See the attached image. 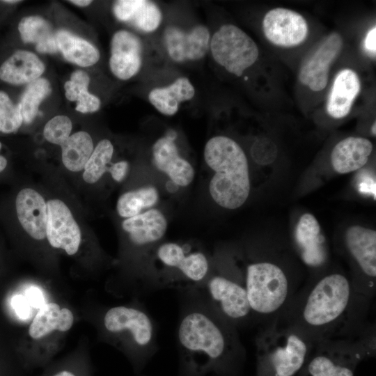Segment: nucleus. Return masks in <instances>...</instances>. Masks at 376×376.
<instances>
[{
	"label": "nucleus",
	"instance_id": "f257e3e1",
	"mask_svg": "<svg viewBox=\"0 0 376 376\" xmlns=\"http://www.w3.org/2000/svg\"><path fill=\"white\" fill-rule=\"evenodd\" d=\"M369 303L345 274L328 273L301 287L274 323L294 327L314 343L357 337L369 329Z\"/></svg>",
	"mask_w": 376,
	"mask_h": 376
},
{
	"label": "nucleus",
	"instance_id": "f03ea898",
	"mask_svg": "<svg viewBox=\"0 0 376 376\" xmlns=\"http://www.w3.org/2000/svg\"><path fill=\"white\" fill-rule=\"evenodd\" d=\"M236 328L196 297L184 308L178 327L179 376L233 374L244 356Z\"/></svg>",
	"mask_w": 376,
	"mask_h": 376
},
{
	"label": "nucleus",
	"instance_id": "7ed1b4c3",
	"mask_svg": "<svg viewBox=\"0 0 376 376\" xmlns=\"http://www.w3.org/2000/svg\"><path fill=\"white\" fill-rule=\"evenodd\" d=\"M203 156L214 171L208 187L213 201L228 210L241 207L251 189L248 161L242 148L230 137L215 136L205 143Z\"/></svg>",
	"mask_w": 376,
	"mask_h": 376
},
{
	"label": "nucleus",
	"instance_id": "20e7f679",
	"mask_svg": "<svg viewBox=\"0 0 376 376\" xmlns=\"http://www.w3.org/2000/svg\"><path fill=\"white\" fill-rule=\"evenodd\" d=\"M315 343L298 329L273 323L256 338V376H296L304 367Z\"/></svg>",
	"mask_w": 376,
	"mask_h": 376
},
{
	"label": "nucleus",
	"instance_id": "39448f33",
	"mask_svg": "<svg viewBox=\"0 0 376 376\" xmlns=\"http://www.w3.org/2000/svg\"><path fill=\"white\" fill-rule=\"evenodd\" d=\"M375 341L368 330L357 337L315 343L302 376H354L358 364L375 354Z\"/></svg>",
	"mask_w": 376,
	"mask_h": 376
},
{
	"label": "nucleus",
	"instance_id": "423d86ee",
	"mask_svg": "<svg viewBox=\"0 0 376 376\" xmlns=\"http://www.w3.org/2000/svg\"><path fill=\"white\" fill-rule=\"evenodd\" d=\"M156 258L167 272L156 283L186 291L199 290L207 280L210 264L206 255L200 251H190L175 242L161 244Z\"/></svg>",
	"mask_w": 376,
	"mask_h": 376
},
{
	"label": "nucleus",
	"instance_id": "0eeeda50",
	"mask_svg": "<svg viewBox=\"0 0 376 376\" xmlns=\"http://www.w3.org/2000/svg\"><path fill=\"white\" fill-rule=\"evenodd\" d=\"M198 290L210 307L235 327L253 320L243 282L216 274L208 276Z\"/></svg>",
	"mask_w": 376,
	"mask_h": 376
},
{
	"label": "nucleus",
	"instance_id": "6e6552de",
	"mask_svg": "<svg viewBox=\"0 0 376 376\" xmlns=\"http://www.w3.org/2000/svg\"><path fill=\"white\" fill-rule=\"evenodd\" d=\"M214 60L229 73L240 77L258 60L259 51L255 41L233 24H224L210 38Z\"/></svg>",
	"mask_w": 376,
	"mask_h": 376
},
{
	"label": "nucleus",
	"instance_id": "1a4fd4ad",
	"mask_svg": "<svg viewBox=\"0 0 376 376\" xmlns=\"http://www.w3.org/2000/svg\"><path fill=\"white\" fill-rule=\"evenodd\" d=\"M344 241L345 249L360 274L355 290L370 301L375 292L376 232L361 226H352L345 231Z\"/></svg>",
	"mask_w": 376,
	"mask_h": 376
},
{
	"label": "nucleus",
	"instance_id": "9d476101",
	"mask_svg": "<svg viewBox=\"0 0 376 376\" xmlns=\"http://www.w3.org/2000/svg\"><path fill=\"white\" fill-rule=\"evenodd\" d=\"M46 240L68 255L77 253L81 242V227L69 205L58 197L47 198Z\"/></svg>",
	"mask_w": 376,
	"mask_h": 376
},
{
	"label": "nucleus",
	"instance_id": "9b49d317",
	"mask_svg": "<svg viewBox=\"0 0 376 376\" xmlns=\"http://www.w3.org/2000/svg\"><path fill=\"white\" fill-rule=\"evenodd\" d=\"M262 27L267 40L281 47L301 45L308 33L306 19L299 13L284 8L269 10L263 17Z\"/></svg>",
	"mask_w": 376,
	"mask_h": 376
},
{
	"label": "nucleus",
	"instance_id": "f8f14e48",
	"mask_svg": "<svg viewBox=\"0 0 376 376\" xmlns=\"http://www.w3.org/2000/svg\"><path fill=\"white\" fill-rule=\"evenodd\" d=\"M104 325L111 334L129 329L152 353L157 350L155 322L149 313L142 308L125 306L111 308L104 315Z\"/></svg>",
	"mask_w": 376,
	"mask_h": 376
},
{
	"label": "nucleus",
	"instance_id": "ddd939ff",
	"mask_svg": "<svg viewBox=\"0 0 376 376\" xmlns=\"http://www.w3.org/2000/svg\"><path fill=\"white\" fill-rule=\"evenodd\" d=\"M343 45L337 32L329 35L301 67L299 79L311 91L319 92L327 85L329 69L340 54Z\"/></svg>",
	"mask_w": 376,
	"mask_h": 376
},
{
	"label": "nucleus",
	"instance_id": "4468645a",
	"mask_svg": "<svg viewBox=\"0 0 376 376\" xmlns=\"http://www.w3.org/2000/svg\"><path fill=\"white\" fill-rule=\"evenodd\" d=\"M164 42L173 61L179 63L195 61L207 54L210 35L208 29L203 25H197L187 32L171 26L164 31Z\"/></svg>",
	"mask_w": 376,
	"mask_h": 376
},
{
	"label": "nucleus",
	"instance_id": "2eb2a0df",
	"mask_svg": "<svg viewBox=\"0 0 376 376\" xmlns=\"http://www.w3.org/2000/svg\"><path fill=\"white\" fill-rule=\"evenodd\" d=\"M109 65L118 79L128 80L135 76L142 65L143 45L139 38L126 30H119L112 36Z\"/></svg>",
	"mask_w": 376,
	"mask_h": 376
},
{
	"label": "nucleus",
	"instance_id": "dca6fc26",
	"mask_svg": "<svg viewBox=\"0 0 376 376\" xmlns=\"http://www.w3.org/2000/svg\"><path fill=\"white\" fill-rule=\"evenodd\" d=\"M15 212L27 235L36 240H46L47 198L42 193L32 187L20 189L15 198Z\"/></svg>",
	"mask_w": 376,
	"mask_h": 376
},
{
	"label": "nucleus",
	"instance_id": "f3484780",
	"mask_svg": "<svg viewBox=\"0 0 376 376\" xmlns=\"http://www.w3.org/2000/svg\"><path fill=\"white\" fill-rule=\"evenodd\" d=\"M295 243L301 261L308 267H322L328 259L326 241L316 218L311 214H303L295 228Z\"/></svg>",
	"mask_w": 376,
	"mask_h": 376
},
{
	"label": "nucleus",
	"instance_id": "a211bd4d",
	"mask_svg": "<svg viewBox=\"0 0 376 376\" xmlns=\"http://www.w3.org/2000/svg\"><path fill=\"white\" fill-rule=\"evenodd\" d=\"M152 163L179 187H187L194 178L191 164L179 155L175 139L168 136L158 139L152 148Z\"/></svg>",
	"mask_w": 376,
	"mask_h": 376
},
{
	"label": "nucleus",
	"instance_id": "6ab92c4d",
	"mask_svg": "<svg viewBox=\"0 0 376 376\" xmlns=\"http://www.w3.org/2000/svg\"><path fill=\"white\" fill-rule=\"evenodd\" d=\"M45 65L33 52L15 49L0 61V82L13 86L29 84L41 77Z\"/></svg>",
	"mask_w": 376,
	"mask_h": 376
},
{
	"label": "nucleus",
	"instance_id": "aec40b11",
	"mask_svg": "<svg viewBox=\"0 0 376 376\" xmlns=\"http://www.w3.org/2000/svg\"><path fill=\"white\" fill-rule=\"evenodd\" d=\"M167 220L157 208H150L132 217L123 219L122 230L130 242L139 248L149 246L160 240L167 230Z\"/></svg>",
	"mask_w": 376,
	"mask_h": 376
},
{
	"label": "nucleus",
	"instance_id": "412c9836",
	"mask_svg": "<svg viewBox=\"0 0 376 376\" xmlns=\"http://www.w3.org/2000/svg\"><path fill=\"white\" fill-rule=\"evenodd\" d=\"M360 91L361 81L357 73L350 68L340 70L335 77L328 96V114L336 119L347 116Z\"/></svg>",
	"mask_w": 376,
	"mask_h": 376
},
{
	"label": "nucleus",
	"instance_id": "4be33fe9",
	"mask_svg": "<svg viewBox=\"0 0 376 376\" xmlns=\"http://www.w3.org/2000/svg\"><path fill=\"white\" fill-rule=\"evenodd\" d=\"M117 19L132 24L143 32L155 31L162 22V15L158 6L146 0H118L113 5Z\"/></svg>",
	"mask_w": 376,
	"mask_h": 376
},
{
	"label": "nucleus",
	"instance_id": "5701e85b",
	"mask_svg": "<svg viewBox=\"0 0 376 376\" xmlns=\"http://www.w3.org/2000/svg\"><path fill=\"white\" fill-rule=\"evenodd\" d=\"M373 148V143L366 138H345L339 141L332 150V167L335 171L341 174L357 171L367 163Z\"/></svg>",
	"mask_w": 376,
	"mask_h": 376
},
{
	"label": "nucleus",
	"instance_id": "b1692460",
	"mask_svg": "<svg viewBox=\"0 0 376 376\" xmlns=\"http://www.w3.org/2000/svg\"><path fill=\"white\" fill-rule=\"evenodd\" d=\"M194 95L195 89L189 79L182 77L167 86L153 88L148 100L159 113L171 116L177 113L181 102L190 100Z\"/></svg>",
	"mask_w": 376,
	"mask_h": 376
},
{
	"label": "nucleus",
	"instance_id": "393cba45",
	"mask_svg": "<svg viewBox=\"0 0 376 376\" xmlns=\"http://www.w3.org/2000/svg\"><path fill=\"white\" fill-rule=\"evenodd\" d=\"M17 30L20 40L25 44H33L38 52L54 54L58 51L56 33L45 19L37 15L25 16L18 22Z\"/></svg>",
	"mask_w": 376,
	"mask_h": 376
},
{
	"label": "nucleus",
	"instance_id": "a878e982",
	"mask_svg": "<svg viewBox=\"0 0 376 376\" xmlns=\"http://www.w3.org/2000/svg\"><path fill=\"white\" fill-rule=\"evenodd\" d=\"M74 316L68 308H61L56 303L43 305L31 322L29 334L34 339H39L53 331H66L72 326Z\"/></svg>",
	"mask_w": 376,
	"mask_h": 376
},
{
	"label": "nucleus",
	"instance_id": "bb28decb",
	"mask_svg": "<svg viewBox=\"0 0 376 376\" xmlns=\"http://www.w3.org/2000/svg\"><path fill=\"white\" fill-rule=\"evenodd\" d=\"M56 40L58 51L73 64L87 68L100 59V52L93 44L67 30L56 32Z\"/></svg>",
	"mask_w": 376,
	"mask_h": 376
},
{
	"label": "nucleus",
	"instance_id": "cd10ccee",
	"mask_svg": "<svg viewBox=\"0 0 376 376\" xmlns=\"http://www.w3.org/2000/svg\"><path fill=\"white\" fill-rule=\"evenodd\" d=\"M63 167L72 173H81L95 147L91 135L86 131L75 132L60 146Z\"/></svg>",
	"mask_w": 376,
	"mask_h": 376
},
{
	"label": "nucleus",
	"instance_id": "c85d7f7f",
	"mask_svg": "<svg viewBox=\"0 0 376 376\" xmlns=\"http://www.w3.org/2000/svg\"><path fill=\"white\" fill-rule=\"evenodd\" d=\"M90 77L82 70L74 71L69 80L64 84L65 97L70 102H75V109L81 113L97 111L101 106L98 97L88 91Z\"/></svg>",
	"mask_w": 376,
	"mask_h": 376
},
{
	"label": "nucleus",
	"instance_id": "c756f323",
	"mask_svg": "<svg viewBox=\"0 0 376 376\" xmlns=\"http://www.w3.org/2000/svg\"><path fill=\"white\" fill-rule=\"evenodd\" d=\"M159 198L158 190L151 185L125 191L117 200L116 212L123 219L134 217L155 206Z\"/></svg>",
	"mask_w": 376,
	"mask_h": 376
},
{
	"label": "nucleus",
	"instance_id": "7c9ffc66",
	"mask_svg": "<svg viewBox=\"0 0 376 376\" xmlns=\"http://www.w3.org/2000/svg\"><path fill=\"white\" fill-rule=\"evenodd\" d=\"M113 154L114 146L110 140L99 141L80 173L83 182L88 185L97 183L108 173Z\"/></svg>",
	"mask_w": 376,
	"mask_h": 376
},
{
	"label": "nucleus",
	"instance_id": "2f4dec72",
	"mask_svg": "<svg viewBox=\"0 0 376 376\" xmlns=\"http://www.w3.org/2000/svg\"><path fill=\"white\" fill-rule=\"evenodd\" d=\"M51 91V84L45 78L40 77L26 85L17 101L24 124L30 125L35 120L41 102Z\"/></svg>",
	"mask_w": 376,
	"mask_h": 376
},
{
	"label": "nucleus",
	"instance_id": "473e14b6",
	"mask_svg": "<svg viewBox=\"0 0 376 376\" xmlns=\"http://www.w3.org/2000/svg\"><path fill=\"white\" fill-rule=\"evenodd\" d=\"M23 125L17 102L14 101L8 91L0 89V133H16Z\"/></svg>",
	"mask_w": 376,
	"mask_h": 376
},
{
	"label": "nucleus",
	"instance_id": "72a5a7b5",
	"mask_svg": "<svg viewBox=\"0 0 376 376\" xmlns=\"http://www.w3.org/2000/svg\"><path fill=\"white\" fill-rule=\"evenodd\" d=\"M73 129L72 120L65 115H56L44 125L42 135L49 143L61 146L71 135Z\"/></svg>",
	"mask_w": 376,
	"mask_h": 376
},
{
	"label": "nucleus",
	"instance_id": "f704fd0d",
	"mask_svg": "<svg viewBox=\"0 0 376 376\" xmlns=\"http://www.w3.org/2000/svg\"><path fill=\"white\" fill-rule=\"evenodd\" d=\"M251 153L256 162L260 164L272 162L276 155L274 145L265 139L256 141L252 146Z\"/></svg>",
	"mask_w": 376,
	"mask_h": 376
},
{
	"label": "nucleus",
	"instance_id": "c9c22d12",
	"mask_svg": "<svg viewBox=\"0 0 376 376\" xmlns=\"http://www.w3.org/2000/svg\"><path fill=\"white\" fill-rule=\"evenodd\" d=\"M11 306L19 318L25 320L31 316L32 306L24 295H15L11 299Z\"/></svg>",
	"mask_w": 376,
	"mask_h": 376
},
{
	"label": "nucleus",
	"instance_id": "e433bc0d",
	"mask_svg": "<svg viewBox=\"0 0 376 376\" xmlns=\"http://www.w3.org/2000/svg\"><path fill=\"white\" fill-rule=\"evenodd\" d=\"M130 164L126 160H119L112 162L108 173L112 180L116 182H122L127 176L130 171Z\"/></svg>",
	"mask_w": 376,
	"mask_h": 376
},
{
	"label": "nucleus",
	"instance_id": "4c0bfd02",
	"mask_svg": "<svg viewBox=\"0 0 376 376\" xmlns=\"http://www.w3.org/2000/svg\"><path fill=\"white\" fill-rule=\"evenodd\" d=\"M357 187L361 194H370L375 199V181L368 174L361 173L359 178Z\"/></svg>",
	"mask_w": 376,
	"mask_h": 376
},
{
	"label": "nucleus",
	"instance_id": "58836bf2",
	"mask_svg": "<svg viewBox=\"0 0 376 376\" xmlns=\"http://www.w3.org/2000/svg\"><path fill=\"white\" fill-rule=\"evenodd\" d=\"M24 296L33 308H40L45 304L42 291L36 287H30L25 291Z\"/></svg>",
	"mask_w": 376,
	"mask_h": 376
},
{
	"label": "nucleus",
	"instance_id": "ea45409f",
	"mask_svg": "<svg viewBox=\"0 0 376 376\" xmlns=\"http://www.w3.org/2000/svg\"><path fill=\"white\" fill-rule=\"evenodd\" d=\"M376 26L373 27L367 33L365 40L364 47L367 52L370 53L372 56H375L376 52Z\"/></svg>",
	"mask_w": 376,
	"mask_h": 376
},
{
	"label": "nucleus",
	"instance_id": "a19ab883",
	"mask_svg": "<svg viewBox=\"0 0 376 376\" xmlns=\"http://www.w3.org/2000/svg\"><path fill=\"white\" fill-rule=\"evenodd\" d=\"M50 376H78L77 374L70 369H61L54 373Z\"/></svg>",
	"mask_w": 376,
	"mask_h": 376
},
{
	"label": "nucleus",
	"instance_id": "79ce46f5",
	"mask_svg": "<svg viewBox=\"0 0 376 376\" xmlns=\"http://www.w3.org/2000/svg\"><path fill=\"white\" fill-rule=\"evenodd\" d=\"M3 144L0 141V173L3 172L8 166V159L1 153Z\"/></svg>",
	"mask_w": 376,
	"mask_h": 376
},
{
	"label": "nucleus",
	"instance_id": "37998d69",
	"mask_svg": "<svg viewBox=\"0 0 376 376\" xmlns=\"http://www.w3.org/2000/svg\"><path fill=\"white\" fill-rule=\"evenodd\" d=\"M70 3L76 5L79 7H86L92 3L91 0H70Z\"/></svg>",
	"mask_w": 376,
	"mask_h": 376
},
{
	"label": "nucleus",
	"instance_id": "c03bdc74",
	"mask_svg": "<svg viewBox=\"0 0 376 376\" xmlns=\"http://www.w3.org/2000/svg\"><path fill=\"white\" fill-rule=\"evenodd\" d=\"M376 124H375V122H374V123L373 124L372 127H371V132H372V134L375 136L376 134Z\"/></svg>",
	"mask_w": 376,
	"mask_h": 376
}]
</instances>
